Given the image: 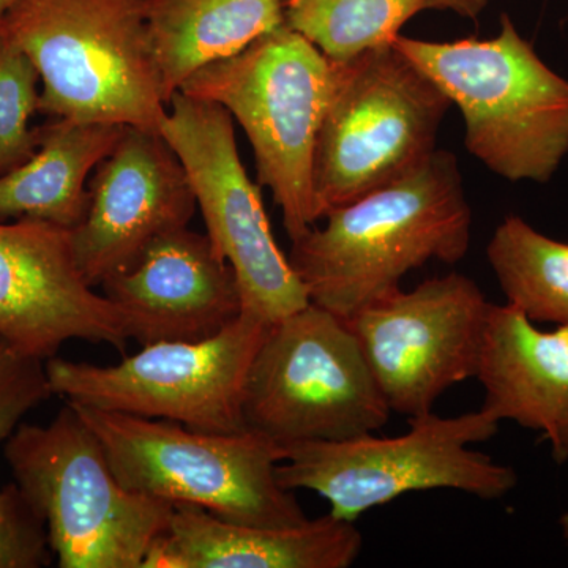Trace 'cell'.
Listing matches in <instances>:
<instances>
[{"label":"cell","mask_w":568,"mask_h":568,"mask_svg":"<svg viewBox=\"0 0 568 568\" xmlns=\"http://www.w3.org/2000/svg\"><path fill=\"white\" fill-rule=\"evenodd\" d=\"M39 70V111L160 132L162 74L144 0H18L0 22Z\"/></svg>","instance_id":"2"},{"label":"cell","mask_w":568,"mask_h":568,"mask_svg":"<svg viewBox=\"0 0 568 568\" xmlns=\"http://www.w3.org/2000/svg\"><path fill=\"white\" fill-rule=\"evenodd\" d=\"M170 103L197 70L244 51L284 24L283 0H144Z\"/></svg>","instance_id":"19"},{"label":"cell","mask_w":568,"mask_h":568,"mask_svg":"<svg viewBox=\"0 0 568 568\" xmlns=\"http://www.w3.org/2000/svg\"><path fill=\"white\" fill-rule=\"evenodd\" d=\"M17 2L18 0H0V22H2L6 14L11 10V7Z\"/></svg>","instance_id":"26"},{"label":"cell","mask_w":568,"mask_h":568,"mask_svg":"<svg viewBox=\"0 0 568 568\" xmlns=\"http://www.w3.org/2000/svg\"><path fill=\"white\" fill-rule=\"evenodd\" d=\"M443 10H450L466 20H477L487 9L489 0H439Z\"/></svg>","instance_id":"24"},{"label":"cell","mask_w":568,"mask_h":568,"mask_svg":"<svg viewBox=\"0 0 568 568\" xmlns=\"http://www.w3.org/2000/svg\"><path fill=\"white\" fill-rule=\"evenodd\" d=\"M242 413L246 429L284 448L372 435L392 410L346 320L310 302L268 325Z\"/></svg>","instance_id":"9"},{"label":"cell","mask_w":568,"mask_h":568,"mask_svg":"<svg viewBox=\"0 0 568 568\" xmlns=\"http://www.w3.org/2000/svg\"><path fill=\"white\" fill-rule=\"evenodd\" d=\"M335 85V63L286 24L197 70L181 92L222 104L256 160L257 182L282 209L291 242L317 223L313 156Z\"/></svg>","instance_id":"5"},{"label":"cell","mask_w":568,"mask_h":568,"mask_svg":"<svg viewBox=\"0 0 568 568\" xmlns=\"http://www.w3.org/2000/svg\"><path fill=\"white\" fill-rule=\"evenodd\" d=\"M450 106L439 85L395 43L335 63L334 92L313 156L317 222L424 163L436 151Z\"/></svg>","instance_id":"7"},{"label":"cell","mask_w":568,"mask_h":568,"mask_svg":"<svg viewBox=\"0 0 568 568\" xmlns=\"http://www.w3.org/2000/svg\"><path fill=\"white\" fill-rule=\"evenodd\" d=\"M487 256L508 304L532 323L568 325L567 242L510 215L496 227Z\"/></svg>","instance_id":"21"},{"label":"cell","mask_w":568,"mask_h":568,"mask_svg":"<svg viewBox=\"0 0 568 568\" xmlns=\"http://www.w3.org/2000/svg\"><path fill=\"white\" fill-rule=\"evenodd\" d=\"M476 377L481 409L551 443L568 424V325L540 331L517 306L489 305Z\"/></svg>","instance_id":"17"},{"label":"cell","mask_w":568,"mask_h":568,"mask_svg":"<svg viewBox=\"0 0 568 568\" xmlns=\"http://www.w3.org/2000/svg\"><path fill=\"white\" fill-rule=\"evenodd\" d=\"M44 364L0 336V444L29 410L54 395ZM51 552L43 518L18 485L0 489V568L48 566Z\"/></svg>","instance_id":"20"},{"label":"cell","mask_w":568,"mask_h":568,"mask_svg":"<svg viewBox=\"0 0 568 568\" xmlns=\"http://www.w3.org/2000/svg\"><path fill=\"white\" fill-rule=\"evenodd\" d=\"M0 336L47 362L63 343L82 339L125 351V321L85 282L70 230L39 220L0 222Z\"/></svg>","instance_id":"14"},{"label":"cell","mask_w":568,"mask_h":568,"mask_svg":"<svg viewBox=\"0 0 568 568\" xmlns=\"http://www.w3.org/2000/svg\"><path fill=\"white\" fill-rule=\"evenodd\" d=\"M425 10L443 7L439 0H283L284 24L335 63L394 44Z\"/></svg>","instance_id":"22"},{"label":"cell","mask_w":568,"mask_h":568,"mask_svg":"<svg viewBox=\"0 0 568 568\" xmlns=\"http://www.w3.org/2000/svg\"><path fill=\"white\" fill-rule=\"evenodd\" d=\"M489 302L452 272L394 291L346 320L392 413H433L448 388L476 377Z\"/></svg>","instance_id":"12"},{"label":"cell","mask_w":568,"mask_h":568,"mask_svg":"<svg viewBox=\"0 0 568 568\" xmlns=\"http://www.w3.org/2000/svg\"><path fill=\"white\" fill-rule=\"evenodd\" d=\"M126 126L54 119L39 130V148L0 175V222L39 220L73 230L89 203L88 178Z\"/></svg>","instance_id":"18"},{"label":"cell","mask_w":568,"mask_h":568,"mask_svg":"<svg viewBox=\"0 0 568 568\" xmlns=\"http://www.w3.org/2000/svg\"><path fill=\"white\" fill-rule=\"evenodd\" d=\"M194 209L189 175L162 133L126 126L97 166L88 209L70 230L85 282L99 287L129 271L156 239L189 226Z\"/></svg>","instance_id":"13"},{"label":"cell","mask_w":568,"mask_h":568,"mask_svg":"<svg viewBox=\"0 0 568 568\" xmlns=\"http://www.w3.org/2000/svg\"><path fill=\"white\" fill-rule=\"evenodd\" d=\"M102 290L121 312L130 339L141 346L201 342L242 315L234 268L207 234L189 226L156 239Z\"/></svg>","instance_id":"15"},{"label":"cell","mask_w":568,"mask_h":568,"mask_svg":"<svg viewBox=\"0 0 568 568\" xmlns=\"http://www.w3.org/2000/svg\"><path fill=\"white\" fill-rule=\"evenodd\" d=\"M160 133L189 175L212 244L234 268L242 313L271 325L305 308L308 293L272 234L260 186L239 155L230 111L179 91Z\"/></svg>","instance_id":"11"},{"label":"cell","mask_w":568,"mask_h":568,"mask_svg":"<svg viewBox=\"0 0 568 568\" xmlns=\"http://www.w3.org/2000/svg\"><path fill=\"white\" fill-rule=\"evenodd\" d=\"M71 405L99 437L123 487L132 491L192 504L244 525L283 528L308 519L294 491L276 477L282 450L257 433L194 432L163 418Z\"/></svg>","instance_id":"6"},{"label":"cell","mask_w":568,"mask_h":568,"mask_svg":"<svg viewBox=\"0 0 568 568\" xmlns=\"http://www.w3.org/2000/svg\"><path fill=\"white\" fill-rule=\"evenodd\" d=\"M499 424L484 409L448 418L428 413L410 417L402 436L295 444L280 448L276 477L290 491L324 497L328 514L354 523L413 491L457 489L496 500L517 487V473L469 446L491 439Z\"/></svg>","instance_id":"8"},{"label":"cell","mask_w":568,"mask_h":568,"mask_svg":"<svg viewBox=\"0 0 568 568\" xmlns=\"http://www.w3.org/2000/svg\"><path fill=\"white\" fill-rule=\"evenodd\" d=\"M552 457L556 462L564 463L568 459V424L560 428L558 435L551 440Z\"/></svg>","instance_id":"25"},{"label":"cell","mask_w":568,"mask_h":568,"mask_svg":"<svg viewBox=\"0 0 568 568\" xmlns=\"http://www.w3.org/2000/svg\"><path fill=\"white\" fill-rule=\"evenodd\" d=\"M364 537L354 521L325 515L301 525H244L174 504L170 526L142 568H347Z\"/></svg>","instance_id":"16"},{"label":"cell","mask_w":568,"mask_h":568,"mask_svg":"<svg viewBox=\"0 0 568 568\" xmlns=\"http://www.w3.org/2000/svg\"><path fill=\"white\" fill-rule=\"evenodd\" d=\"M395 47L457 104L478 162L510 182L551 181L568 153V80L538 58L508 14L495 39L399 36Z\"/></svg>","instance_id":"3"},{"label":"cell","mask_w":568,"mask_h":568,"mask_svg":"<svg viewBox=\"0 0 568 568\" xmlns=\"http://www.w3.org/2000/svg\"><path fill=\"white\" fill-rule=\"evenodd\" d=\"M267 324L242 313L201 342H159L112 366L52 357V394L74 405L163 418L194 432H245L246 375Z\"/></svg>","instance_id":"10"},{"label":"cell","mask_w":568,"mask_h":568,"mask_svg":"<svg viewBox=\"0 0 568 568\" xmlns=\"http://www.w3.org/2000/svg\"><path fill=\"white\" fill-rule=\"evenodd\" d=\"M40 74L17 43L0 33V175L28 162L39 148L29 121L39 111Z\"/></svg>","instance_id":"23"},{"label":"cell","mask_w":568,"mask_h":568,"mask_svg":"<svg viewBox=\"0 0 568 568\" xmlns=\"http://www.w3.org/2000/svg\"><path fill=\"white\" fill-rule=\"evenodd\" d=\"M323 220L293 241L287 257L310 302L343 320L399 290L429 261L459 263L473 237L458 159L440 149Z\"/></svg>","instance_id":"1"},{"label":"cell","mask_w":568,"mask_h":568,"mask_svg":"<svg viewBox=\"0 0 568 568\" xmlns=\"http://www.w3.org/2000/svg\"><path fill=\"white\" fill-rule=\"evenodd\" d=\"M560 529H562L564 540H566L568 547V511L562 515L559 519Z\"/></svg>","instance_id":"27"},{"label":"cell","mask_w":568,"mask_h":568,"mask_svg":"<svg viewBox=\"0 0 568 568\" xmlns=\"http://www.w3.org/2000/svg\"><path fill=\"white\" fill-rule=\"evenodd\" d=\"M6 458L43 518L62 568H142L174 504L123 487L91 426L65 402L47 426L21 425Z\"/></svg>","instance_id":"4"}]
</instances>
